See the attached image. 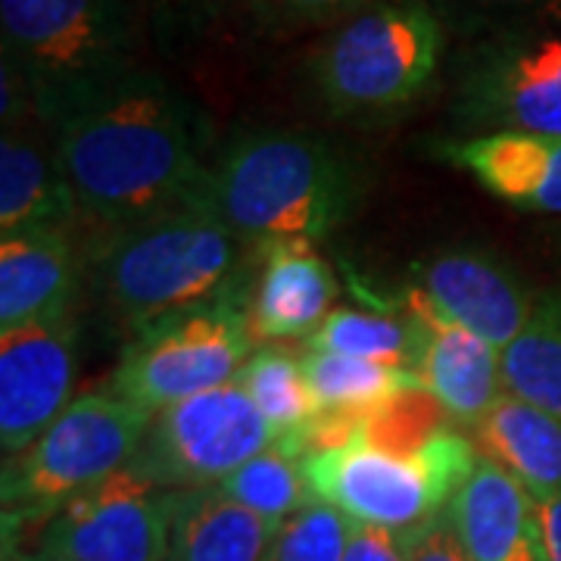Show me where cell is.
I'll return each mask as SVG.
<instances>
[{
	"label": "cell",
	"instance_id": "obj_1",
	"mask_svg": "<svg viewBox=\"0 0 561 561\" xmlns=\"http://www.w3.org/2000/svg\"><path fill=\"white\" fill-rule=\"evenodd\" d=\"M79 216L119 231L201 206L209 181V122L172 81L144 69L54 128Z\"/></svg>",
	"mask_w": 561,
	"mask_h": 561
},
{
	"label": "cell",
	"instance_id": "obj_2",
	"mask_svg": "<svg viewBox=\"0 0 561 561\" xmlns=\"http://www.w3.org/2000/svg\"><path fill=\"white\" fill-rule=\"evenodd\" d=\"M362 162L341 140L297 128H250L213 157L201 206L256 247L324 241L356 213Z\"/></svg>",
	"mask_w": 561,
	"mask_h": 561
},
{
	"label": "cell",
	"instance_id": "obj_3",
	"mask_svg": "<svg viewBox=\"0 0 561 561\" xmlns=\"http://www.w3.org/2000/svg\"><path fill=\"white\" fill-rule=\"evenodd\" d=\"M247 241L206 206H181L153 219L103 231L91 278L103 306L131 331L250 290Z\"/></svg>",
	"mask_w": 561,
	"mask_h": 561
},
{
	"label": "cell",
	"instance_id": "obj_4",
	"mask_svg": "<svg viewBox=\"0 0 561 561\" xmlns=\"http://www.w3.org/2000/svg\"><path fill=\"white\" fill-rule=\"evenodd\" d=\"M449 62V28L431 0H371L309 57L328 116L387 122L427 101Z\"/></svg>",
	"mask_w": 561,
	"mask_h": 561
},
{
	"label": "cell",
	"instance_id": "obj_5",
	"mask_svg": "<svg viewBox=\"0 0 561 561\" xmlns=\"http://www.w3.org/2000/svg\"><path fill=\"white\" fill-rule=\"evenodd\" d=\"M0 35L50 131L140 69V22L122 0H0Z\"/></svg>",
	"mask_w": 561,
	"mask_h": 561
},
{
	"label": "cell",
	"instance_id": "obj_6",
	"mask_svg": "<svg viewBox=\"0 0 561 561\" xmlns=\"http://www.w3.org/2000/svg\"><path fill=\"white\" fill-rule=\"evenodd\" d=\"M478 461L471 434L446 427L412 453L353 437L337 449L302 456V468L316 502L334 505L353 524L419 530L449 508Z\"/></svg>",
	"mask_w": 561,
	"mask_h": 561
},
{
	"label": "cell",
	"instance_id": "obj_7",
	"mask_svg": "<svg viewBox=\"0 0 561 561\" xmlns=\"http://www.w3.org/2000/svg\"><path fill=\"white\" fill-rule=\"evenodd\" d=\"M153 415L113 390L81 393L38 440L3 459V527L47 522L69 500L128 468Z\"/></svg>",
	"mask_w": 561,
	"mask_h": 561
},
{
	"label": "cell",
	"instance_id": "obj_8",
	"mask_svg": "<svg viewBox=\"0 0 561 561\" xmlns=\"http://www.w3.org/2000/svg\"><path fill=\"white\" fill-rule=\"evenodd\" d=\"M446 79L456 138L561 135V22L461 38L449 50Z\"/></svg>",
	"mask_w": 561,
	"mask_h": 561
},
{
	"label": "cell",
	"instance_id": "obj_9",
	"mask_svg": "<svg viewBox=\"0 0 561 561\" xmlns=\"http://www.w3.org/2000/svg\"><path fill=\"white\" fill-rule=\"evenodd\" d=\"M253 350L250 290H238L135 331L106 390L157 415L234 381Z\"/></svg>",
	"mask_w": 561,
	"mask_h": 561
},
{
	"label": "cell",
	"instance_id": "obj_10",
	"mask_svg": "<svg viewBox=\"0 0 561 561\" xmlns=\"http://www.w3.org/2000/svg\"><path fill=\"white\" fill-rule=\"evenodd\" d=\"M272 443L260 409L241 383L231 381L157 412L131 468L165 490L219 486Z\"/></svg>",
	"mask_w": 561,
	"mask_h": 561
},
{
	"label": "cell",
	"instance_id": "obj_11",
	"mask_svg": "<svg viewBox=\"0 0 561 561\" xmlns=\"http://www.w3.org/2000/svg\"><path fill=\"white\" fill-rule=\"evenodd\" d=\"M172 500L175 490L128 465L41 524L38 549L72 561H165Z\"/></svg>",
	"mask_w": 561,
	"mask_h": 561
},
{
	"label": "cell",
	"instance_id": "obj_12",
	"mask_svg": "<svg viewBox=\"0 0 561 561\" xmlns=\"http://www.w3.org/2000/svg\"><path fill=\"white\" fill-rule=\"evenodd\" d=\"M79 321L72 312L0 334V449L20 456L72 402Z\"/></svg>",
	"mask_w": 561,
	"mask_h": 561
},
{
	"label": "cell",
	"instance_id": "obj_13",
	"mask_svg": "<svg viewBox=\"0 0 561 561\" xmlns=\"http://www.w3.org/2000/svg\"><path fill=\"white\" fill-rule=\"evenodd\" d=\"M412 284L446 319L468 328L500 353L522 337L537 306V297L512 265L478 247H453L427 256L415 265Z\"/></svg>",
	"mask_w": 561,
	"mask_h": 561
},
{
	"label": "cell",
	"instance_id": "obj_14",
	"mask_svg": "<svg viewBox=\"0 0 561 561\" xmlns=\"http://www.w3.org/2000/svg\"><path fill=\"white\" fill-rule=\"evenodd\" d=\"M397 312L419 324L412 371L459 427H474L505 393L502 353L468 328L443 316L412 284L402 290Z\"/></svg>",
	"mask_w": 561,
	"mask_h": 561
},
{
	"label": "cell",
	"instance_id": "obj_15",
	"mask_svg": "<svg viewBox=\"0 0 561 561\" xmlns=\"http://www.w3.org/2000/svg\"><path fill=\"white\" fill-rule=\"evenodd\" d=\"M434 157L468 172L486 194L524 213L561 216V135L490 131L443 138Z\"/></svg>",
	"mask_w": 561,
	"mask_h": 561
},
{
	"label": "cell",
	"instance_id": "obj_16",
	"mask_svg": "<svg viewBox=\"0 0 561 561\" xmlns=\"http://www.w3.org/2000/svg\"><path fill=\"white\" fill-rule=\"evenodd\" d=\"M262 265L250 294V331L256 346L309 337L328 319L337 278L312 241L260 243Z\"/></svg>",
	"mask_w": 561,
	"mask_h": 561
},
{
	"label": "cell",
	"instance_id": "obj_17",
	"mask_svg": "<svg viewBox=\"0 0 561 561\" xmlns=\"http://www.w3.org/2000/svg\"><path fill=\"white\" fill-rule=\"evenodd\" d=\"M449 515L471 561H549L537 500L490 459L478 461Z\"/></svg>",
	"mask_w": 561,
	"mask_h": 561
},
{
	"label": "cell",
	"instance_id": "obj_18",
	"mask_svg": "<svg viewBox=\"0 0 561 561\" xmlns=\"http://www.w3.org/2000/svg\"><path fill=\"white\" fill-rule=\"evenodd\" d=\"M81 256L69 228L0 238V334L72 312Z\"/></svg>",
	"mask_w": 561,
	"mask_h": 561
},
{
	"label": "cell",
	"instance_id": "obj_19",
	"mask_svg": "<svg viewBox=\"0 0 561 561\" xmlns=\"http://www.w3.org/2000/svg\"><path fill=\"white\" fill-rule=\"evenodd\" d=\"M79 219L60 169L54 131L41 122L7 128L0 138V238L38 228H69Z\"/></svg>",
	"mask_w": 561,
	"mask_h": 561
},
{
	"label": "cell",
	"instance_id": "obj_20",
	"mask_svg": "<svg viewBox=\"0 0 561 561\" xmlns=\"http://www.w3.org/2000/svg\"><path fill=\"white\" fill-rule=\"evenodd\" d=\"M278 530L219 486L175 490L165 561H268Z\"/></svg>",
	"mask_w": 561,
	"mask_h": 561
},
{
	"label": "cell",
	"instance_id": "obj_21",
	"mask_svg": "<svg viewBox=\"0 0 561 561\" xmlns=\"http://www.w3.org/2000/svg\"><path fill=\"white\" fill-rule=\"evenodd\" d=\"M471 440L537 502L561 496V419L552 412L505 390L471 427Z\"/></svg>",
	"mask_w": 561,
	"mask_h": 561
},
{
	"label": "cell",
	"instance_id": "obj_22",
	"mask_svg": "<svg viewBox=\"0 0 561 561\" xmlns=\"http://www.w3.org/2000/svg\"><path fill=\"white\" fill-rule=\"evenodd\" d=\"M300 362L319 412L368 415L409 390H421L419 375L405 365L353 359L334 353H302Z\"/></svg>",
	"mask_w": 561,
	"mask_h": 561
},
{
	"label": "cell",
	"instance_id": "obj_23",
	"mask_svg": "<svg viewBox=\"0 0 561 561\" xmlns=\"http://www.w3.org/2000/svg\"><path fill=\"white\" fill-rule=\"evenodd\" d=\"M505 390L561 419V290L537 294L522 337L502 353Z\"/></svg>",
	"mask_w": 561,
	"mask_h": 561
},
{
	"label": "cell",
	"instance_id": "obj_24",
	"mask_svg": "<svg viewBox=\"0 0 561 561\" xmlns=\"http://www.w3.org/2000/svg\"><path fill=\"white\" fill-rule=\"evenodd\" d=\"M234 381L241 383L247 397L260 409L265 424L272 427L275 443L294 440L319 415V405L302 375V362L278 343L256 346Z\"/></svg>",
	"mask_w": 561,
	"mask_h": 561
},
{
	"label": "cell",
	"instance_id": "obj_25",
	"mask_svg": "<svg viewBox=\"0 0 561 561\" xmlns=\"http://www.w3.org/2000/svg\"><path fill=\"white\" fill-rule=\"evenodd\" d=\"M415 350H419V324L397 309L393 312L334 309L302 341V353H334V356L387 362L405 368H412Z\"/></svg>",
	"mask_w": 561,
	"mask_h": 561
},
{
	"label": "cell",
	"instance_id": "obj_26",
	"mask_svg": "<svg viewBox=\"0 0 561 561\" xmlns=\"http://www.w3.org/2000/svg\"><path fill=\"white\" fill-rule=\"evenodd\" d=\"M219 490L272 524H284L316 502L302 459L287 456L275 443L256 459L241 465L234 474H228Z\"/></svg>",
	"mask_w": 561,
	"mask_h": 561
},
{
	"label": "cell",
	"instance_id": "obj_27",
	"mask_svg": "<svg viewBox=\"0 0 561 561\" xmlns=\"http://www.w3.org/2000/svg\"><path fill=\"white\" fill-rule=\"evenodd\" d=\"M353 522L334 505L312 502L280 524L268 561H343Z\"/></svg>",
	"mask_w": 561,
	"mask_h": 561
},
{
	"label": "cell",
	"instance_id": "obj_28",
	"mask_svg": "<svg viewBox=\"0 0 561 561\" xmlns=\"http://www.w3.org/2000/svg\"><path fill=\"white\" fill-rule=\"evenodd\" d=\"M449 32L474 38L518 25H556L561 0H431Z\"/></svg>",
	"mask_w": 561,
	"mask_h": 561
},
{
	"label": "cell",
	"instance_id": "obj_29",
	"mask_svg": "<svg viewBox=\"0 0 561 561\" xmlns=\"http://www.w3.org/2000/svg\"><path fill=\"white\" fill-rule=\"evenodd\" d=\"M419 530H387V527L353 524L343 561H412Z\"/></svg>",
	"mask_w": 561,
	"mask_h": 561
},
{
	"label": "cell",
	"instance_id": "obj_30",
	"mask_svg": "<svg viewBox=\"0 0 561 561\" xmlns=\"http://www.w3.org/2000/svg\"><path fill=\"white\" fill-rule=\"evenodd\" d=\"M138 22H153L157 32H194L209 13V0H122Z\"/></svg>",
	"mask_w": 561,
	"mask_h": 561
},
{
	"label": "cell",
	"instance_id": "obj_31",
	"mask_svg": "<svg viewBox=\"0 0 561 561\" xmlns=\"http://www.w3.org/2000/svg\"><path fill=\"white\" fill-rule=\"evenodd\" d=\"M0 122H3V131L38 122L32 84L10 57H0Z\"/></svg>",
	"mask_w": 561,
	"mask_h": 561
},
{
	"label": "cell",
	"instance_id": "obj_32",
	"mask_svg": "<svg viewBox=\"0 0 561 561\" xmlns=\"http://www.w3.org/2000/svg\"><path fill=\"white\" fill-rule=\"evenodd\" d=\"M412 561H471L468 549L461 546L449 508L421 527L415 549H412Z\"/></svg>",
	"mask_w": 561,
	"mask_h": 561
},
{
	"label": "cell",
	"instance_id": "obj_33",
	"mask_svg": "<svg viewBox=\"0 0 561 561\" xmlns=\"http://www.w3.org/2000/svg\"><path fill=\"white\" fill-rule=\"evenodd\" d=\"M290 16L312 22H343L365 10L371 0H272Z\"/></svg>",
	"mask_w": 561,
	"mask_h": 561
},
{
	"label": "cell",
	"instance_id": "obj_34",
	"mask_svg": "<svg viewBox=\"0 0 561 561\" xmlns=\"http://www.w3.org/2000/svg\"><path fill=\"white\" fill-rule=\"evenodd\" d=\"M537 508H540V527L549 561H561V496L537 502Z\"/></svg>",
	"mask_w": 561,
	"mask_h": 561
},
{
	"label": "cell",
	"instance_id": "obj_35",
	"mask_svg": "<svg viewBox=\"0 0 561 561\" xmlns=\"http://www.w3.org/2000/svg\"><path fill=\"white\" fill-rule=\"evenodd\" d=\"M13 561H72V559H62V556H54V552H44V549H35V552H22Z\"/></svg>",
	"mask_w": 561,
	"mask_h": 561
}]
</instances>
